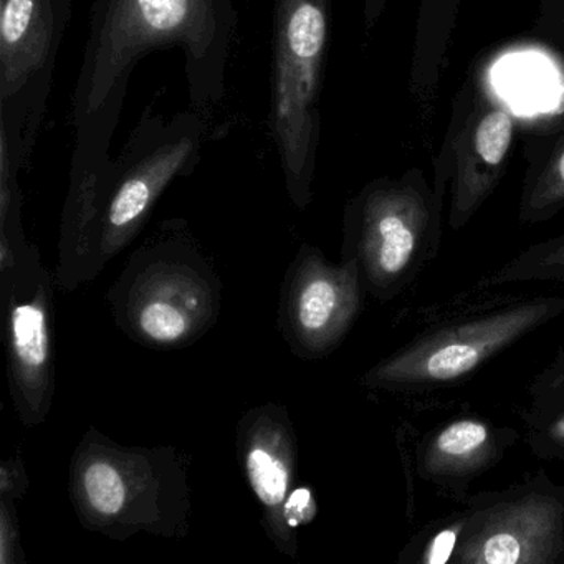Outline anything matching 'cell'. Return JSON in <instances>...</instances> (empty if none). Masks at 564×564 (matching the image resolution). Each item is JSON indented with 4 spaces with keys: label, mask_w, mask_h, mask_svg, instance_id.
<instances>
[{
    "label": "cell",
    "mask_w": 564,
    "mask_h": 564,
    "mask_svg": "<svg viewBox=\"0 0 564 564\" xmlns=\"http://www.w3.org/2000/svg\"><path fill=\"white\" fill-rule=\"evenodd\" d=\"M234 0H95L72 97L75 133L115 137L131 75L158 51L183 57L191 108L213 118L239 39Z\"/></svg>",
    "instance_id": "6da1fadb"
},
{
    "label": "cell",
    "mask_w": 564,
    "mask_h": 564,
    "mask_svg": "<svg viewBox=\"0 0 564 564\" xmlns=\"http://www.w3.org/2000/svg\"><path fill=\"white\" fill-rule=\"evenodd\" d=\"M68 494L82 527L110 540L189 531L186 458L170 445L131 447L90 429L72 455Z\"/></svg>",
    "instance_id": "7a4b0ae2"
},
{
    "label": "cell",
    "mask_w": 564,
    "mask_h": 564,
    "mask_svg": "<svg viewBox=\"0 0 564 564\" xmlns=\"http://www.w3.org/2000/svg\"><path fill=\"white\" fill-rule=\"evenodd\" d=\"M118 328L143 346L199 341L223 310V283L183 219H170L130 257L107 293Z\"/></svg>",
    "instance_id": "3957f363"
},
{
    "label": "cell",
    "mask_w": 564,
    "mask_h": 564,
    "mask_svg": "<svg viewBox=\"0 0 564 564\" xmlns=\"http://www.w3.org/2000/svg\"><path fill=\"white\" fill-rule=\"evenodd\" d=\"M332 0H273L269 130L286 193L312 203L322 140V88Z\"/></svg>",
    "instance_id": "277c9868"
},
{
    "label": "cell",
    "mask_w": 564,
    "mask_h": 564,
    "mask_svg": "<svg viewBox=\"0 0 564 564\" xmlns=\"http://www.w3.org/2000/svg\"><path fill=\"white\" fill-rule=\"evenodd\" d=\"M209 138L210 118L194 108L141 113L98 176V272L137 239L164 191L196 171Z\"/></svg>",
    "instance_id": "5b68a950"
},
{
    "label": "cell",
    "mask_w": 564,
    "mask_h": 564,
    "mask_svg": "<svg viewBox=\"0 0 564 564\" xmlns=\"http://www.w3.org/2000/svg\"><path fill=\"white\" fill-rule=\"evenodd\" d=\"M343 260H355L365 292L381 303L404 293L442 243L441 199L421 180L376 181L349 200Z\"/></svg>",
    "instance_id": "8992f818"
},
{
    "label": "cell",
    "mask_w": 564,
    "mask_h": 564,
    "mask_svg": "<svg viewBox=\"0 0 564 564\" xmlns=\"http://www.w3.org/2000/svg\"><path fill=\"white\" fill-rule=\"evenodd\" d=\"M563 312L561 296H538L454 319L376 362L361 384L389 392L457 384Z\"/></svg>",
    "instance_id": "52a82bcc"
},
{
    "label": "cell",
    "mask_w": 564,
    "mask_h": 564,
    "mask_svg": "<svg viewBox=\"0 0 564 564\" xmlns=\"http://www.w3.org/2000/svg\"><path fill=\"white\" fill-rule=\"evenodd\" d=\"M75 0H0V151L28 166Z\"/></svg>",
    "instance_id": "ba28073f"
},
{
    "label": "cell",
    "mask_w": 564,
    "mask_h": 564,
    "mask_svg": "<svg viewBox=\"0 0 564 564\" xmlns=\"http://www.w3.org/2000/svg\"><path fill=\"white\" fill-rule=\"evenodd\" d=\"M454 564H564V485L538 470L467 495Z\"/></svg>",
    "instance_id": "9c48e42d"
},
{
    "label": "cell",
    "mask_w": 564,
    "mask_h": 564,
    "mask_svg": "<svg viewBox=\"0 0 564 564\" xmlns=\"http://www.w3.org/2000/svg\"><path fill=\"white\" fill-rule=\"evenodd\" d=\"M54 273L32 243L0 265L9 391L28 427L44 424L54 404Z\"/></svg>",
    "instance_id": "30bf717a"
},
{
    "label": "cell",
    "mask_w": 564,
    "mask_h": 564,
    "mask_svg": "<svg viewBox=\"0 0 564 564\" xmlns=\"http://www.w3.org/2000/svg\"><path fill=\"white\" fill-rule=\"evenodd\" d=\"M361 275L355 260L329 263L322 250L300 247L280 293L279 328L300 358L335 351L361 312Z\"/></svg>",
    "instance_id": "8fae6325"
},
{
    "label": "cell",
    "mask_w": 564,
    "mask_h": 564,
    "mask_svg": "<svg viewBox=\"0 0 564 564\" xmlns=\"http://www.w3.org/2000/svg\"><path fill=\"white\" fill-rule=\"evenodd\" d=\"M237 457L250 490L262 508L263 530L286 556H296V534L283 517L295 488L296 434L283 405L262 404L249 409L237 425Z\"/></svg>",
    "instance_id": "7c38bea8"
},
{
    "label": "cell",
    "mask_w": 564,
    "mask_h": 564,
    "mask_svg": "<svg viewBox=\"0 0 564 564\" xmlns=\"http://www.w3.org/2000/svg\"><path fill=\"white\" fill-rule=\"evenodd\" d=\"M520 441L518 431L478 415H458L429 432L415 451V474L455 500L500 464Z\"/></svg>",
    "instance_id": "4fadbf2b"
},
{
    "label": "cell",
    "mask_w": 564,
    "mask_h": 564,
    "mask_svg": "<svg viewBox=\"0 0 564 564\" xmlns=\"http://www.w3.org/2000/svg\"><path fill=\"white\" fill-rule=\"evenodd\" d=\"M110 158V147L75 143L54 272L55 286L67 292L100 275L97 267L98 176Z\"/></svg>",
    "instance_id": "5bb4252c"
},
{
    "label": "cell",
    "mask_w": 564,
    "mask_h": 564,
    "mask_svg": "<svg viewBox=\"0 0 564 564\" xmlns=\"http://www.w3.org/2000/svg\"><path fill=\"white\" fill-rule=\"evenodd\" d=\"M513 141V118L491 107L465 127L458 140L448 226L460 230L500 181Z\"/></svg>",
    "instance_id": "9a60e30c"
},
{
    "label": "cell",
    "mask_w": 564,
    "mask_h": 564,
    "mask_svg": "<svg viewBox=\"0 0 564 564\" xmlns=\"http://www.w3.org/2000/svg\"><path fill=\"white\" fill-rule=\"evenodd\" d=\"M521 282L564 283V234L527 247L478 282V286H503Z\"/></svg>",
    "instance_id": "2e32d148"
},
{
    "label": "cell",
    "mask_w": 564,
    "mask_h": 564,
    "mask_svg": "<svg viewBox=\"0 0 564 564\" xmlns=\"http://www.w3.org/2000/svg\"><path fill=\"white\" fill-rule=\"evenodd\" d=\"M464 510L429 523L399 554V564H454L464 530Z\"/></svg>",
    "instance_id": "e0dca14e"
},
{
    "label": "cell",
    "mask_w": 564,
    "mask_h": 564,
    "mask_svg": "<svg viewBox=\"0 0 564 564\" xmlns=\"http://www.w3.org/2000/svg\"><path fill=\"white\" fill-rule=\"evenodd\" d=\"M564 207V147L551 156L543 170L524 189L520 204L523 224H540L551 219Z\"/></svg>",
    "instance_id": "ac0fdd59"
},
{
    "label": "cell",
    "mask_w": 564,
    "mask_h": 564,
    "mask_svg": "<svg viewBox=\"0 0 564 564\" xmlns=\"http://www.w3.org/2000/svg\"><path fill=\"white\" fill-rule=\"evenodd\" d=\"M524 438L541 460L564 464V394L524 414Z\"/></svg>",
    "instance_id": "d6986e66"
},
{
    "label": "cell",
    "mask_w": 564,
    "mask_h": 564,
    "mask_svg": "<svg viewBox=\"0 0 564 564\" xmlns=\"http://www.w3.org/2000/svg\"><path fill=\"white\" fill-rule=\"evenodd\" d=\"M15 500L0 497V564H24Z\"/></svg>",
    "instance_id": "ffe728a7"
},
{
    "label": "cell",
    "mask_w": 564,
    "mask_h": 564,
    "mask_svg": "<svg viewBox=\"0 0 564 564\" xmlns=\"http://www.w3.org/2000/svg\"><path fill=\"white\" fill-rule=\"evenodd\" d=\"M528 394L531 398V408H540L564 394V346L553 361L534 376L528 386Z\"/></svg>",
    "instance_id": "44dd1931"
},
{
    "label": "cell",
    "mask_w": 564,
    "mask_h": 564,
    "mask_svg": "<svg viewBox=\"0 0 564 564\" xmlns=\"http://www.w3.org/2000/svg\"><path fill=\"white\" fill-rule=\"evenodd\" d=\"M316 514H318V505H316L312 491L306 487L293 488L289 500H286L285 510H283L289 530L296 534L299 527L315 520Z\"/></svg>",
    "instance_id": "7402d4cb"
},
{
    "label": "cell",
    "mask_w": 564,
    "mask_h": 564,
    "mask_svg": "<svg viewBox=\"0 0 564 564\" xmlns=\"http://www.w3.org/2000/svg\"><path fill=\"white\" fill-rule=\"evenodd\" d=\"M29 488L28 470L21 458H9L0 468V497L21 500Z\"/></svg>",
    "instance_id": "603a6c76"
},
{
    "label": "cell",
    "mask_w": 564,
    "mask_h": 564,
    "mask_svg": "<svg viewBox=\"0 0 564 564\" xmlns=\"http://www.w3.org/2000/svg\"><path fill=\"white\" fill-rule=\"evenodd\" d=\"M386 0H365L366 28L371 29L384 8Z\"/></svg>",
    "instance_id": "cb8c5ba5"
}]
</instances>
